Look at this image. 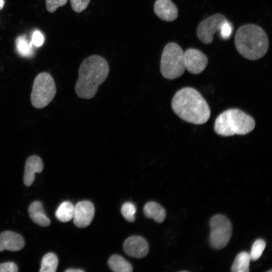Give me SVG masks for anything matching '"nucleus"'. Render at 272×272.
I'll return each instance as SVG.
<instances>
[{"label":"nucleus","mask_w":272,"mask_h":272,"mask_svg":"<svg viewBox=\"0 0 272 272\" xmlns=\"http://www.w3.org/2000/svg\"><path fill=\"white\" fill-rule=\"evenodd\" d=\"M90 0H70L72 8L77 13H81L88 7Z\"/></svg>","instance_id":"24"},{"label":"nucleus","mask_w":272,"mask_h":272,"mask_svg":"<svg viewBox=\"0 0 272 272\" xmlns=\"http://www.w3.org/2000/svg\"><path fill=\"white\" fill-rule=\"evenodd\" d=\"M4 5H5L4 0H0V10L3 8Z\"/></svg>","instance_id":"30"},{"label":"nucleus","mask_w":272,"mask_h":272,"mask_svg":"<svg viewBox=\"0 0 272 272\" xmlns=\"http://www.w3.org/2000/svg\"><path fill=\"white\" fill-rule=\"evenodd\" d=\"M28 213L31 219L36 224L42 227L50 225V220L45 213L41 202H33L29 207Z\"/></svg>","instance_id":"15"},{"label":"nucleus","mask_w":272,"mask_h":272,"mask_svg":"<svg viewBox=\"0 0 272 272\" xmlns=\"http://www.w3.org/2000/svg\"><path fill=\"white\" fill-rule=\"evenodd\" d=\"M227 20L221 14H216L208 17L201 21L197 28L198 38L204 44L212 43L215 33L219 31L222 25Z\"/></svg>","instance_id":"8"},{"label":"nucleus","mask_w":272,"mask_h":272,"mask_svg":"<svg viewBox=\"0 0 272 272\" xmlns=\"http://www.w3.org/2000/svg\"><path fill=\"white\" fill-rule=\"evenodd\" d=\"M211 232L210 236L211 245L215 249L225 247L232 235V225L229 220L222 215L213 217L210 222Z\"/></svg>","instance_id":"7"},{"label":"nucleus","mask_w":272,"mask_h":272,"mask_svg":"<svg viewBox=\"0 0 272 272\" xmlns=\"http://www.w3.org/2000/svg\"><path fill=\"white\" fill-rule=\"evenodd\" d=\"M185 69L193 74L202 72L208 63L207 56L201 51L189 48L184 53Z\"/></svg>","instance_id":"9"},{"label":"nucleus","mask_w":272,"mask_h":272,"mask_svg":"<svg viewBox=\"0 0 272 272\" xmlns=\"http://www.w3.org/2000/svg\"><path fill=\"white\" fill-rule=\"evenodd\" d=\"M121 212L123 217L127 221L132 222L134 221L136 208L132 202L124 203L121 207Z\"/></svg>","instance_id":"23"},{"label":"nucleus","mask_w":272,"mask_h":272,"mask_svg":"<svg viewBox=\"0 0 272 272\" xmlns=\"http://www.w3.org/2000/svg\"><path fill=\"white\" fill-rule=\"evenodd\" d=\"M171 106L174 112L183 120L195 124L206 123L210 117L209 106L196 90L185 87L173 96Z\"/></svg>","instance_id":"1"},{"label":"nucleus","mask_w":272,"mask_h":272,"mask_svg":"<svg viewBox=\"0 0 272 272\" xmlns=\"http://www.w3.org/2000/svg\"><path fill=\"white\" fill-rule=\"evenodd\" d=\"M146 217L153 219L157 223H162L166 217V212L163 207L154 201L147 202L144 207Z\"/></svg>","instance_id":"16"},{"label":"nucleus","mask_w":272,"mask_h":272,"mask_svg":"<svg viewBox=\"0 0 272 272\" xmlns=\"http://www.w3.org/2000/svg\"><path fill=\"white\" fill-rule=\"evenodd\" d=\"M185 70L184 52L179 45L169 43L164 47L160 61V71L162 76L173 80L180 77Z\"/></svg>","instance_id":"5"},{"label":"nucleus","mask_w":272,"mask_h":272,"mask_svg":"<svg viewBox=\"0 0 272 272\" xmlns=\"http://www.w3.org/2000/svg\"><path fill=\"white\" fill-rule=\"evenodd\" d=\"M84 271L81 269L77 268H69L65 270V272H84Z\"/></svg>","instance_id":"29"},{"label":"nucleus","mask_w":272,"mask_h":272,"mask_svg":"<svg viewBox=\"0 0 272 272\" xmlns=\"http://www.w3.org/2000/svg\"><path fill=\"white\" fill-rule=\"evenodd\" d=\"M43 169V162L39 156H30L25 163L23 178L24 184L27 186H30L35 180V173H41Z\"/></svg>","instance_id":"14"},{"label":"nucleus","mask_w":272,"mask_h":272,"mask_svg":"<svg viewBox=\"0 0 272 272\" xmlns=\"http://www.w3.org/2000/svg\"><path fill=\"white\" fill-rule=\"evenodd\" d=\"M56 94V87L52 76L48 73H39L35 78L31 95L32 105L43 108L53 100Z\"/></svg>","instance_id":"6"},{"label":"nucleus","mask_w":272,"mask_h":272,"mask_svg":"<svg viewBox=\"0 0 272 272\" xmlns=\"http://www.w3.org/2000/svg\"><path fill=\"white\" fill-rule=\"evenodd\" d=\"M236 48L242 56L255 60L262 57L268 48V37L260 27L252 24L240 27L235 35Z\"/></svg>","instance_id":"3"},{"label":"nucleus","mask_w":272,"mask_h":272,"mask_svg":"<svg viewBox=\"0 0 272 272\" xmlns=\"http://www.w3.org/2000/svg\"><path fill=\"white\" fill-rule=\"evenodd\" d=\"M17 265L13 262H6L0 264V272H17Z\"/></svg>","instance_id":"28"},{"label":"nucleus","mask_w":272,"mask_h":272,"mask_svg":"<svg viewBox=\"0 0 272 272\" xmlns=\"http://www.w3.org/2000/svg\"><path fill=\"white\" fill-rule=\"evenodd\" d=\"M58 258L54 253H48L42 259L40 271L55 272L58 266Z\"/></svg>","instance_id":"21"},{"label":"nucleus","mask_w":272,"mask_h":272,"mask_svg":"<svg viewBox=\"0 0 272 272\" xmlns=\"http://www.w3.org/2000/svg\"><path fill=\"white\" fill-rule=\"evenodd\" d=\"M67 0H46L47 10L50 13L55 12L57 8L64 6Z\"/></svg>","instance_id":"25"},{"label":"nucleus","mask_w":272,"mask_h":272,"mask_svg":"<svg viewBox=\"0 0 272 272\" xmlns=\"http://www.w3.org/2000/svg\"><path fill=\"white\" fill-rule=\"evenodd\" d=\"M94 214V207L91 201H79L75 206L74 223L79 228H85L92 222Z\"/></svg>","instance_id":"10"},{"label":"nucleus","mask_w":272,"mask_h":272,"mask_svg":"<svg viewBox=\"0 0 272 272\" xmlns=\"http://www.w3.org/2000/svg\"><path fill=\"white\" fill-rule=\"evenodd\" d=\"M109 72L108 63L103 57L93 55L85 58L79 69V77L75 88L77 96L85 99L94 97Z\"/></svg>","instance_id":"2"},{"label":"nucleus","mask_w":272,"mask_h":272,"mask_svg":"<svg viewBox=\"0 0 272 272\" xmlns=\"http://www.w3.org/2000/svg\"><path fill=\"white\" fill-rule=\"evenodd\" d=\"M75 206L70 201L62 202L55 212V216L61 222H66L74 217Z\"/></svg>","instance_id":"19"},{"label":"nucleus","mask_w":272,"mask_h":272,"mask_svg":"<svg viewBox=\"0 0 272 272\" xmlns=\"http://www.w3.org/2000/svg\"><path fill=\"white\" fill-rule=\"evenodd\" d=\"M15 44L16 50L21 56L30 57L34 55V46L25 35L18 36L15 40Z\"/></svg>","instance_id":"18"},{"label":"nucleus","mask_w":272,"mask_h":272,"mask_svg":"<svg viewBox=\"0 0 272 272\" xmlns=\"http://www.w3.org/2000/svg\"><path fill=\"white\" fill-rule=\"evenodd\" d=\"M123 247L125 253L134 258H142L149 252V245L146 240L139 236H131L124 242Z\"/></svg>","instance_id":"11"},{"label":"nucleus","mask_w":272,"mask_h":272,"mask_svg":"<svg viewBox=\"0 0 272 272\" xmlns=\"http://www.w3.org/2000/svg\"><path fill=\"white\" fill-rule=\"evenodd\" d=\"M220 37L224 40L229 38L232 32V26L228 20L226 21L222 25L219 31Z\"/></svg>","instance_id":"26"},{"label":"nucleus","mask_w":272,"mask_h":272,"mask_svg":"<svg viewBox=\"0 0 272 272\" xmlns=\"http://www.w3.org/2000/svg\"><path fill=\"white\" fill-rule=\"evenodd\" d=\"M251 260L249 253L245 251L239 253L236 257L231 267L233 272L249 271V265Z\"/></svg>","instance_id":"20"},{"label":"nucleus","mask_w":272,"mask_h":272,"mask_svg":"<svg viewBox=\"0 0 272 272\" xmlns=\"http://www.w3.org/2000/svg\"><path fill=\"white\" fill-rule=\"evenodd\" d=\"M24 245L23 237L17 233L6 231L0 234V252L5 250L19 251L23 249Z\"/></svg>","instance_id":"12"},{"label":"nucleus","mask_w":272,"mask_h":272,"mask_svg":"<svg viewBox=\"0 0 272 272\" xmlns=\"http://www.w3.org/2000/svg\"><path fill=\"white\" fill-rule=\"evenodd\" d=\"M154 10L158 18L165 21H173L178 17V9L171 0H156Z\"/></svg>","instance_id":"13"},{"label":"nucleus","mask_w":272,"mask_h":272,"mask_svg":"<svg viewBox=\"0 0 272 272\" xmlns=\"http://www.w3.org/2000/svg\"><path fill=\"white\" fill-rule=\"evenodd\" d=\"M31 42L35 47H40L42 45L44 42V36L42 33L39 30L35 31L32 34Z\"/></svg>","instance_id":"27"},{"label":"nucleus","mask_w":272,"mask_h":272,"mask_svg":"<svg viewBox=\"0 0 272 272\" xmlns=\"http://www.w3.org/2000/svg\"><path fill=\"white\" fill-rule=\"evenodd\" d=\"M266 246L265 242L261 239H257L254 242L249 256L252 260H257L261 255Z\"/></svg>","instance_id":"22"},{"label":"nucleus","mask_w":272,"mask_h":272,"mask_svg":"<svg viewBox=\"0 0 272 272\" xmlns=\"http://www.w3.org/2000/svg\"><path fill=\"white\" fill-rule=\"evenodd\" d=\"M255 125V121L250 115L238 109H230L217 117L214 129L224 137L244 135L252 131Z\"/></svg>","instance_id":"4"},{"label":"nucleus","mask_w":272,"mask_h":272,"mask_svg":"<svg viewBox=\"0 0 272 272\" xmlns=\"http://www.w3.org/2000/svg\"><path fill=\"white\" fill-rule=\"evenodd\" d=\"M109 268L115 272H131L132 267L131 264L120 255H112L108 260Z\"/></svg>","instance_id":"17"}]
</instances>
